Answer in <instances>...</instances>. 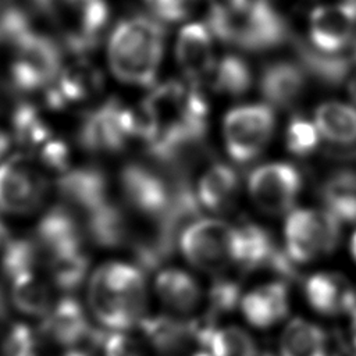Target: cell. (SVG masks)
Here are the masks:
<instances>
[{"instance_id": "obj_1", "label": "cell", "mask_w": 356, "mask_h": 356, "mask_svg": "<svg viewBox=\"0 0 356 356\" xmlns=\"http://www.w3.org/2000/svg\"><path fill=\"white\" fill-rule=\"evenodd\" d=\"M146 277L135 264L111 261L89 278L88 303L100 325L125 331L139 325L146 312Z\"/></svg>"}, {"instance_id": "obj_2", "label": "cell", "mask_w": 356, "mask_h": 356, "mask_svg": "<svg viewBox=\"0 0 356 356\" xmlns=\"http://www.w3.org/2000/svg\"><path fill=\"white\" fill-rule=\"evenodd\" d=\"M164 50V29L152 18L136 15L115 25L107 43V60L117 79L131 85L153 83Z\"/></svg>"}, {"instance_id": "obj_3", "label": "cell", "mask_w": 356, "mask_h": 356, "mask_svg": "<svg viewBox=\"0 0 356 356\" xmlns=\"http://www.w3.org/2000/svg\"><path fill=\"white\" fill-rule=\"evenodd\" d=\"M36 15L57 29L64 46L82 56L102 40L110 10L106 0H29Z\"/></svg>"}, {"instance_id": "obj_4", "label": "cell", "mask_w": 356, "mask_h": 356, "mask_svg": "<svg viewBox=\"0 0 356 356\" xmlns=\"http://www.w3.org/2000/svg\"><path fill=\"white\" fill-rule=\"evenodd\" d=\"M210 31L224 42L248 50H264L286 36L281 15L264 0H249L246 7L228 17H210Z\"/></svg>"}, {"instance_id": "obj_5", "label": "cell", "mask_w": 356, "mask_h": 356, "mask_svg": "<svg viewBox=\"0 0 356 356\" xmlns=\"http://www.w3.org/2000/svg\"><path fill=\"white\" fill-rule=\"evenodd\" d=\"M61 49L49 35L36 29L13 44L10 82L14 90H46L61 71Z\"/></svg>"}, {"instance_id": "obj_6", "label": "cell", "mask_w": 356, "mask_h": 356, "mask_svg": "<svg viewBox=\"0 0 356 356\" xmlns=\"http://www.w3.org/2000/svg\"><path fill=\"white\" fill-rule=\"evenodd\" d=\"M184 257L196 268L216 274L236 264V228L217 218H197L185 227L179 241Z\"/></svg>"}, {"instance_id": "obj_7", "label": "cell", "mask_w": 356, "mask_h": 356, "mask_svg": "<svg viewBox=\"0 0 356 356\" xmlns=\"http://www.w3.org/2000/svg\"><path fill=\"white\" fill-rule=\"evenodd\" d=\"M285 252L296 263H309L331 253L341 238V221L320 209L289 211L285 227Z\"/></svg>"}, {"instance_id": "obj_8", "label": "cell", "mask_w": 356, "mask_h": 356, "mask_svg": "<svg viewBox=\"0 0 356 356\" xmlns=\"http://www.w3.org/2000/svg\"><path fill=\"white\" fill-rule=\"evenodd\" d=\"M275 127L273 110L266 104L239 106L224 118V142L236 163L256 159L267 146Z\"/></svg>"}, {"instance_id": "obj_9", "label": "cell", "mask_w": 356, "mask_h": 356, "mask_svg": "<svg viewBox=\"0 0 356 356\" xmlns=\"http://www.w3.org/2000/svg\"><path fill=\"white\" fill-rule=\"evenodd\" d=\"M181 179L182 177H175L170 181L157 170L139 163H129L120 172V185L125 200L154 222L170 211Z\"/></svg>"}, {"instance_id": "obj_10", "label": "cell", "mask_w": 356, "mask_h": 356, "mask_svg": "<svg viewBox=\"0 0 356 356\" xmlns=\"http://www.w3.org/2000/svg\"><path fill=\"white\" fill-rule=\"evenodd\" d=\"M47 179L24 154H15L0 164V211L26 216L36 211L46 195Z\"/></svg>"}, {"instance_id": "obj_11", "label": "cell", "mask_w": 356, "mask_h": 356, "mask_svg": "<svg viewBox=\"0 0 356 356\" xmlns=\"http://www.w3.org/2000/svg\"><path fill=\"white\" fill-rule=\"evenodd\" d=\"M302 189L300 172L288 163H268L254 168L248 178V191L264 213L288 211Z\"/></svg>"}, {"instance_id": "obj_12", "label": "cell", "mask_w": 356, "mask_h": 356, "mask_svg": "<svg viewBox=\"0 0 356 356\" xmlns=\"http://www.w3.org/2000/svg\"><path fill=\"white\" fill-rule=\"evenodd\" d=\"M124 117L125 106L108 99L83 117L78 129L79 145L92 153L120 152L129 139Z\"/></svg>"}, {"instance_id": "obj_13", "label": "cell", "mask_w": 356, "mask_h": 356, "mask_svg": "<svg viewBox=\"0 0 356 356\" xmlns=\"http://www.w3.org/2000/svg\"><path fill=\"white\" fill-rule=\"evenodd\" d=\"M102 71L86 58H78L61 68L54 82L46 88V104L53 110H61L92 99L102 90Z\"/></svg>"}, {"instance_id": "obj_14", "label": "cell", "mask_w": 356, "mask_h": 356, "mask_svg": "<svg viewBox=\"0 0 356 356\" xmlns=\"http://www.w3.org/2000/svg\"><path fill=\"white\" fill-rule=\"evenodd\" d=\"M356 17L352 7L343 1L321 6L312 11L309 35L312 43L323 53H335L353 42Z\"/></svg>"}, {"instance_id": "obj_15", "label": "cell", "mask_w": 356, "mask_h": 356, "mask_svg": "<svg viewBox=\"0 0 356 356\" xmlns=\"http://www.w3.org/2000/svg\"><path fill=\"white\" fill-rule=\"evenodd\" d=\"M56 186L68 207L79 210L82 214L111 200L108 178L99 167L70 168L57 178Z\"/></svg>"}, {"instance_id": "obj_16", "label": "cell", "mask_w": 356, "mask_h": 356, "mask_svg": "<svg viewBox=\"0 0 356 356\" xmlns=\"http://www.w3.org/2000/svg\"><path fill=\"white\" fill-rule=\"evenodd\" d=\"M83 225L74 211L64 204L53 206L42 216L33 236L42 254L47 257L65 250L83 248Z\"/></svg>"}, {"instance_id": "obj_17", "label": "cell", "mask_w": 356, "mask_h": 356, "mask_svg": "<svg viewBox=\"0 0 356 356\" xmlns=\"http://www.w3.org/2000/svg\"><path fill=\"white\" fill-rule=\"evenodd\" d=\"M175 57L189 79L199 81L211 75L216 61L210 28L200 22L185 25L177 38Z\"/></svg>"}, {"instance_id": "obj_18", "label": "cell", "mask_w": 356, "mask_h": 356, "mask_svg": "<svg viewBox=\"0 0 356 356\" xmlns=\"http://www.w3.org/2000/svg\"><path fill=\"white\" fill-rule=\"evenodd\" d=\"M93 332L82 305L71 296L56 302L42 324L44 337L67 348H75L85 341L89 342Z\"/></svg>"}, {"instance_id": "obj_19", "label": "cell", "mask_w": 356, "mask_h": 356, "mask_svg": "<svg viewBox=\"0 0 356 356\" xmlns=\"http://www.w3.org/2000/svg\"><path fill=\"white\" fill-rule=\"evenodd\" d=\"M245 320L257 328H268L281 321L289 310L288 288L282 281L264 284L241 299Z\"/></svg>"}, {"instance_id": "obj_20", "label": "cell", "mask_w": 356, "mask_h": 356, "mask_svg": "<svg viewBox=\"0 0 356 356\" xmlns=\"http://www.w3.org/2000/svg\"><path fill=\"white\" fill-rule=\"evenodd\" d=\"M305 296L316 312L327 316L350 313L356 305V292L348 281L331 273H318L309 277L305 282Z\"/></svg>"}, {"instance_id": "obj_21", "label": "cell", "mask_w": 356, "mask_h": 356, "mask_svg": "<svg viewBox=\"0 0 356 356\" xmlns=\"http://www.w3.org/2000/svg\"><path fill=\"white\" fill-rule=\"evenodd\" d=\"M83 231L85 236L103 249H115L129 241L127 217L113 200L83 214Z\"/></svg>"}, {"instance_id": "obj_22", "label": "cell", "mask_w": 356, "mask_h": 356, "mask_svg": "<svg viewBox=\"0 0 356 356\" xmlns=\"http://www.w3.org/2000/svg\"><path fill=\"white\" fill-rule=\"evenodd\" d=\"M278 356H338V353L323 328L295 318L282 331Z\"/></svg>"}, {"instance_id": "obj_23", "label": "cell", "mask_w": 356, "mask_h": 356, "mask_svg": "<svg viewBox=\"0 0 356 356\" xmlns=\"http://www.w3.org/2000/svg\"><path fill=\"white\" fill-rule=\"evenodd\" d=\"M195 341L211 356H260L253 338L239 327L217 328L196 323Z\"/></svg>"}, {"instance_id": "obj_24", "label": "cell", "mask_w": 356, "mask_h": 356, "mask_svg": "<svg viewBox=\"0 0 356 356\" xmlns=\"http://www.w3.org/2000/svg\"><path fill=\"white\" fill-rule=\"evenodd\" d=\"M238 189L239 179L236 172L227 164H214L200 177L196 196L204 209L222 211L234 204Z\"/></svg>"}, {"instance_id": "obj_25", "label": "cell", "mask_w": 356, "mask_h": 356, "mask_svg": "<svg viewBox=\"0 0 356 356\" xmlns=\"http://www.w3.org/2000/svg\"><path fill=\"white\" fill-rule=\"evenodd\" d=\"M305 76L299 67L292 63L278 61L270 64L261 74L260 89L263 96L274 106L291 104L302 93Z\"/></svg>"}, {"instance_id": "obj_26", "label": "cell", "mask_w": 356, "mask_h": 356, "mask_svg": "<svg viewBox=\"0 0 356 356\" xmlns=\"http://www.w3.org/2000/svg\"><path fill=\"white\" fill-rule=\"evenodd\" d=\"M154 288L161 302L179 313L193 310L202 298V291L196 280L178 268L161 270L156 277Z\"/></svg>"}, {"instance_id": "obj_27", "label": "cell", "mask_w": 356, "mask_h": 356, "mask_svg": "<svg viewBox=\"0 0 356 356\" xmlns=\"http://www.w3.org/2000/svg\"><path fill=\"white\" fill-rule=\"evenodd\" d=\"M314 124L320 136L335 146L356 145V107L341 102H327L317 107Z\"/></svg>"}, {"instance_id": "obj_28", "label": "cell", "mask_w": 356, "mask_h": 356, "mask_svg": "<svg viewBox=\"0 0 356 356\" xmlns=\"http://www.w3.org/2000/svg\"><path fill=\"white\" fill-rule=\"evenodd\" d=\"M146 341L161 353L178 350L196 334V323H184L165 314L145 316L138 325Z\"/></svg>"}, {"instance_id": "obj_29", "label": "cell", "mask_w": 356, "mask_h": 356, "mask_svg": "<svg viewBox=\"0 0 356 356\" xmlns=\"http://www.w3.org/2000/svg\"><path fill=\"white\" fill-rule=\"evenodd\" d=\"M325 210L341 222H356V171L339 170L331 174L321 186Z\"/></svg>"}, {"instance_id": "obj_30", "label": "cell", "mask_w": 356, "mask_h": 356, "mask_svg": "<svg viewBox=\"0 0 356 356\" xmlns=\"http://www.w3.org/2000/svg\"><path fill=\"white\" fill-rule=\"evenodd\" d=\"M11 282L13 305L24 314L33 317H46L53 307L49 285L36 275L26 273Z\"/></svg>"}, {"instance_id": "obj_31", "label": "cell", "mask_w": 356, "mask_h": 356, "mask_svg": "<svg viewBox=\"0 0 356 356\" xmlns=\"http://www.w3.org/2000/svg\"><path fill=\"white\" fill-rule=\"evenodd\" d=\"M13 138L29 153L38 152L51 136L42 114L31 103H19L11 114Z\"/></svg>"}, {"instance_id": "obj_32", "label": "cell", "mask_w": 356, "mask_h": 356, "mask_svg": "<svg viewBox=\"0 0 356 356\" xmlns=\"http://www.w3.org/2000/svg\"><path fill=\"white\" fill-rule=\"evenodd\" d=\"M47 264L53 284L65 292L79 288L89 271V257L83 248L53 254L47 257Z\"/></svg>"}, {"instance_id": "obj_33", "label": "cell", "mask_w": 356, "mask_h": 356, "mask_svg": "<svg viewBox=\"0 0 356 356\" xmlns=\"http://www.w3.org/2000/svg\"><path fill=\"white\" fill-rule=\"evenodd\" d=\"M42 252L33 238H11L0 252V271L8 280L35 273Z\"/></svg>"}, {"instance_id": "obj_34", "label": "cell", "mask_w": 356, "mask_h": 356, "mask_svg": "<svg viewBox=\"0 0 356 356\" xmlns=\"http://www.w3.org/2000/svg\"><path fill=\"white\" fill-rule=\"evenodd\" d=\"M252 82L248 64L236 56H225L213 70V86L216 90L238 96L245 93Z\"/></svg>"}, {"instance_id": "obj_35", "label": "cell", "mask_w": 356, "mask_h": 356, "mask_svg": "<svg viewBox=\"0 0 356 356\" xmlns=\"http://www.w3.org/2000/svg\"><path fill=\"white\" fill-rule=\"evenodd\" d=\"M44 338L29 324L17 323L6 335L3 356H51Z\"/></svg>"}, {"instance_id": "obj_36", "label": "cell", "mask_w": 356, "mask_h": 356, "mask_svg": "<svg viewBox=\"0 0 356 356\" xmlns=\"http://www.w3.org/2000/svg\"><path fill=\"white\" fill-rule=\"evenodd\" d=\"M285 140L286 147L292 154L307 156L317 147L320 132L314 122L302 117H295L288 124Z\"/></svg>"}, {"instance_id": "obj_37", "label": "cell", "mask_w": 356, "mask_h": 356, "mask_svg": "<svg viewBox=\"0 0 356 356\" xmlns=\"http://www.w3.org/2000/svg\"><path fill=\"white\" fill-rule=\"evenodd\" d=\"M36 153L42 167L46 171L58 174V177L71 168L70 147L61 139L50 138Z\"/></svg>"}, {"instance_id": "obj_38", "label": "cell", "mask_w": 356, "mask_h": 356, "mask_svg": "<svg viewBox=\"0 0 356 356\" xmlns=\"http://www.w3.org/2000/svg\"><path fill=\"white\" fill-rule=\"evenodd\" d=\"M99 348L103 356H146L143 343L124 331H104Z\"/></svg>"}, {"instance_id": "obj_39", "label": "cell", "mask_w": 356, "mask_h": 356, "mask_svg": "<svg viewBox=\"0 0 356 356\" xmlns=\"http://www.w3.org/2000/svg\"><path fill=\"white\" fill-rule=\"evenodd\" d=\"M210 313L220 314L231 312L241 303V289L235 281L218 280L210 289Z\"/></svg>"}, {"instance_id": "obj_40", "label": "cell", "mask_w": 356, "mask_h": 356, "mask_svg": "<svg viewBox=\"0 0 356 356\" xmlns=\"http://www.w3.org/2000/svg\"><path fill=\"white\" fill-rule=\"evenodd\" d=\"M197 0H145L147 8L160 19L175 22L184 19Z\"/></svg>"}, {"instance_id": "obj_41", "label": "cell", "mask_w": 356, "mask_h": 356, "mask_svg": "<svg viewBox=\"0 0 356 356\" xmlns=\"http://www.w3.org/2000/svg\"><path fill=\"white\" fill-rule=\"evenodd\" d=\"M249 0H209L210 17H228L241 11Z\"/></svg>"}, {"instance_id": "obj_42", "label": "cell", "mask_w": 356, "mask_h": 356, "mask_svg": "<svg viewBox=\"0 0 356 356\" xmlns=\"http://www.w3.org/2000/svg\"><path fill=\"white\" fill-rule=\"evenodd\" d=\"M11 146V136L0 128V160L7 154L8 149Z\"/></svg>"}, {"instance_id": "obj_43", "label": "cell", "mask_w": 356, "mask_h": 356, "mask_svg": "<svg viewBox=\"0 0 356 356\" xmlns=\"http://www.w3.org/2000/svg\"><path fill=\"white\" fill-rule=\"evenodd\" d=\"M350 339H352V346L356 353V305L350 312Z\"/></svg>"}, {"instance_id": "obj_44", "label": "cell", "mask_w": 356, "mask_h": 356, "mask_svg": "<svg viewBox=\"0 0 356 356\" xmlns=\"http://www.w3.org/2000/svg\"><path fill=\"white\" fill-rule=\"evenodd\" d=\"M11 238H10V234H8V229H7V227H6V224L1 221V218H0V252H1V249L6 246V243L10 241Z\"/></svg>"}, {"instance_id": "obj_45", "label": "cell", "mask_w": 356, "mask_h": 356, "mask_svg": "<svg viewBox=\"0 0 356 356\" xmlns=\"http://www.w3.org/2000/svg\"><path fill=\"white\" fill-rule=\"evenodd\" d=\"M63 356H93V355L88 349H82V348L75 346V348H70Z\"/></svg>"}, {"instance_id": "obj_46", "label": "cell", "mask_w": 356, "mask_h": 356, "mask_svg": "<svg viewBox=\"0 0 356 356\" xmlns=\"http://www.w3.org/2000/svg\"><path fill=\"white\" fill-rule=\"evenodd\" d=\"M7 316V302H6V296L0 288V321Z\"/></svg>"}, {"instance_id": "obj_47", "label": "cell", "mask_w": 356, "mask_h": 356, "mask_svg": "<svg viewBox=\"0 0 356 356\" xmlns=\"http://www.w3.org/2000/svg\"><path fill=\"white\" fill-rule=\"evenodd\" d=\"M349 248H350V254H352L353 260L356 261V231L353 232V235H352V238H350Z\"/></svg>"}, {"instance_id": "obj_48", "label": "cell", "mask_w": 356, "mask_h": 356, "mask_svg": "<svg viewBox=\"0 0 356 356\" xmlns=\"http://www.w3.org/2000/svg\"><path fill=\"white\" fill-rule=\"evenodd\" d=\"M349 93H350V96L355 99V102H356V76L350 81V83H349Z\"/></svg>"}]
</instances>
